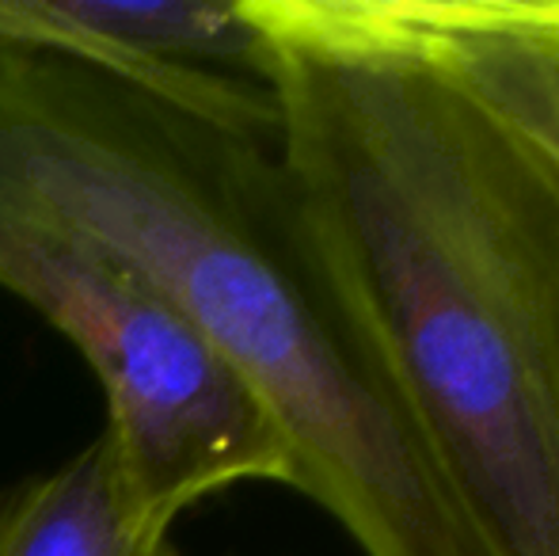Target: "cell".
<instances>
[{
    "label": "cell",
    "mask_w": 559,
    "mask_h": 556,
    "mask_svg": "<svg viewBox=\"0 0 559 556\" xmlns=\"http://www.w3.org/2000/svg\"><path fill=\"white\" fill-rule=\"evenodd\" d=\"M343 301L507 556H559V187L373 0H243Z\"/></svg>",
    "instance_id": "obj_1"
},
{
    "label": "cell",
    "mask_w": 559,
    "mask_h": 556,
    "mask_svg": "<svg viewBox=\"0 0 559 556\" xmlns=\"http://www.w3.org/2000/svg\"><path fill=\"white\" fill-rule=\"evenodd\" d=\"M0 289L43 312L107 397V438L148 522L171 530L236 484L294 488L274 419L138 271L0 194Z\"/></svg>",
    "instance_id": "obj_2"
},
{
    "label": "cell",
    "mask_w": 559,
    "mask_h": 556,
    "mask_svg": "<svg viewBox=\"0 0 559 556\" xmlns=\"http://www.w3.org/2000/svg\"><path fill=\"white\" fill-rule=\"evenodd\" d=\"M0 43L58 54L183 115L278 145L266 46L243 0H0Z\"/></svg>",
    "instance_id": "obj_3"
},
{
    "label": "cell",
    "mask_w": 559,
    "mask_h": 556,
    "mask_svg": "<svg viewBox=\"0 0 559 556\" xmlns=\"http://www.w3.org/2000/svg\"><path fill=\"white\" fill-rule=\"evenodd\" d=\"M559 187V0H373Z\"/></svg>",
    "instance_id": "obj_4"
},
{
    "label": "cell",
    "mask_w": 559,
    "mask_h": 556,
    "mask_svg": "<svg viewBox=\"0 0 559 556\" xmlns=\"http://www.w3.org/2000/svg\"><path fill=\"white\" fill-rule=\"evenodd\" d=\"M0 556H179L145 519L99 430L50 473L0 488Z\"/></svg>",
    "instance_id": "obj_5"
}]
</instances>
